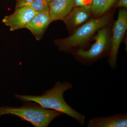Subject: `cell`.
<instances>
[{
	"label": "cell",
	"mask_w": 127,
	"mask_h": 127,
	"mask_svg": "<svg viewBox=\"0 0 127 127\" xmlns=\"http://www.w3.org/2000/svg\"><path fill=\"white\" fill-rule=\"evenodd\" d=\"M73 88L72 84L68 82L57 81L52 88L38 96L15 94V96L22 101L33 102L46 109L59 111L73 118L81 126L85 123L86 116L69 106L64 97L66 91Z\"/></svg>",
	"instance_id": "cell-1"
},
{
	"label": "cell",
	"mask_w": 127,
	"mask_h": 127,
	"mask_svg": "<svg viewBox=\"0 0 127 127\" xmlns=\"http://www.w3.org/2000/svg\"><path fill=\"white\" fill-rule=\"evenodd\" d=\"M21 107L0 106V117L9 115L16 116L29 122L36 127H47L55 118L63 115L61 112L46 109L36 103L22 101Z\"/></svg>",
	"instance_id": "cell-2"
},
{
	"label": "cell",
	"mask_w": 127,
	"mask_h": 127,
	"mask_svg": "<svg viewBox=\"0 0 127 127\" xmlns=\"http://www.w3.org/2000/svg\"><path fill=\"white\" fill-rule=\"evenodd\" d=\"M108 16H103L89 20L75 31L70 36L55 41L59 51L67 52L74 48L82 46L97 30L109 21Z\"/></svg>",
	"instance_id": "cell-3"
},
{
	"label": "cell",
	"mask_w": 127,
	"mask_h": 127,
	"mask_svg": "<svg viewBox=\"0 0 127 127\" xmlns=\"http://www.w3.org/2000/svg\"><path fill=\"white\" fill-rule=\"evenodd\" d=\"M95 42L88 50L78 49L73 51L77 59L86 64L93 62L103 56L108 49V34L106 28L98 32L95 37Z\"/></svg>",
	"instance_id": "cell-4"
},
{
	"label": "cell",
	"mask_w": 127,
	"mask_h": 127,
	"mask_svg": "<svg viewBox=\"0 0 127 127\" xmlns=\"http://www.w3.org/2000/svg\"><path fill=\"white\" fill-rule=\"evenodd\" d=\"M127 29V11L125 9H121L119 11L117 19L114 24L111 50L108 58L109 66L113 69L117 67L119 50Z\"/></svg>",
	"instance_id": "cell-5"
},
{
	"label": "cell",
	"mask_w": 127,
	"mask_h": 127,
	"mask_svg": "<svg viewBox=\"0 0 127 127\" xmlns=\"http://www.w3.org/2000/svg\"><path fill=\"white\" fill-rule=\"evenodd\" d=\"M38 12L31 6L16 10L13 14L6 16L2 20L3 23L10 28L11 31L26 28L28 23Z\"/></svg>",
	"instance_id": "cell-6"
},
{
	"label": "cell",
	"mask_w": 127,
	"mask_h": 127,
	"mask_svg": "<svg viewBox=\"0 0 127 127\" xmlns=\"http://www.w3.org/2000/svg\"><path fill=\"white\" fill-rule=\"evenodd\" d=\"M87 127H127V114L117 113L111 116H98L89 120Z\"/></svg>",
	"instance_id": "cell-7"
},
{
	"label": "cell",
	"mask_w": 127,
	"mask_h": 127,
	"mask_svg": "<svg viewBox=\"0 0 127 127\" xmlns=\"http://www.w3.org/2000/svg\"><path fill=\"white\" fill-rule=\"evenodd\" d=\"M52 21L49 12H38L28 23L26 28L31 32L36 40H40Z\"/></svg>",
	"instance_id": "cell-8"
},
{
	"label": "cell",
	"mask_w": 127,
	"mask_h": 127,
	"mask_svg": "<svg viewBox=\"0 0 127 127\" xmlns=\"http://www.w3.org/2000/svg\"><path fill=\"white\" fill-rule=\"evenodd\" d=\"M92 14L90 5L76 6L63 21L67 27L75 28L87 21Z\"/></svg>",
	"instance_id": "cell-9"
},
{
	"label": "cell",
	"mask_w": 127,
	"mask_h": 127,
	"mask_svg": "<svg viewBox=\"0 0 127 127\" xmlns=\"http://www.w3.org/2000/svg\"><path fill=\"white\" fill-rule=\"evenodd\" d=\"M74 7L73 0H54L49 2V13L53 21L63 20Z\"/></svg>",
	"instance_id": "cell-10"
},
{
	"label": "cell",
	"mask_w": 127,
	"mask_h": 127,
	"mask_svg": "<svg viewBox=\"0 0 127 127\" xmlns=\"http://www.w3.org/2000/svg\"><path fill=\"white\" fill-rule=\"evenodd\" d=\"M92 13L96 17H99L107 11L117 0H92Z\"/></svg>",
	"instance_id": "cell-11"
},
{
	"label": "cell",
	"mask_w": 127,
	"mask_h": 127,
	"mask_svg": "<svg viewBox=\"0 0 127 127\" xmlns=\"http://www.w3.org/2000/svg\"><path fill=\"white\" fill-rule=\"evenodd\" d=\"M48 0H34L30 6L37 12L49 11Z\"/></svg>",
	"instance_id": "cell-12"
},
{
	"label": "cell",
	"mask_w": 127,
	"mask_h": 127,
	"mask_svg": "<svg viewBox=\"0 0 127 127\" xmlns=\"http://www.w3.org/2000/svg\"><path fill=\"white\" fill-rule=\"evenodd\" d=\"M34 0H17L15 10L25 6H30Z\"/></svg>",
	"instance_id": "cell-13"
},
{
	"label": "cell",
	"mask_w": 127,
	"mask_h": 127,
	"mask_svg": "<svg viewBox=\"0 0 127 127\" xmlns=\"http://www.w3.org/2000/svg\"><path fill=\"white\" fill-rule=\"evenodd\" d=\"M75 7L87 5L91 0H73Z\"/></svg>",
	"instance_id": "cell-14"
},
{
	"label": "cell",
	"mask_w": 127,
	"mask_h": 127,
	"mask_svg": "<svg viewBox=\"0 0 127 127\" xmlns=\"http://www.w3.org/2000/svg\"><path fill=\"white\" fill-rule=\"evenodd\" d=\"M117 7H127V0H119L117 5Z\"/></svg>",
	"instance_id": "cell-15"
},
{
	"label": "cell",
	"mask_w": 127,
	"mask_h": 127,
	"mask_svg": "<svg viewBox=\"0 0 127 127\" xmlns=\"http://www.w3.org/2000/svg\"><path fill=\"white\" fill-rule=\"evenodd\" d=\"M54 0H48V1H49V2H50V1H52Z\"/></svg>",
	"instance_id": "cell-16"
}]
</instances>
